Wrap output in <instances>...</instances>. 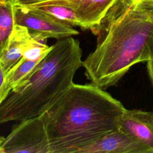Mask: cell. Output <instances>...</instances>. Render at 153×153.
Returning a JSON list of instances; mask_svg holds the SVG:
<instances>
[{
	"instance_id": "obj_6",
	"label": "cell",
	"mask_w": 153,
	"mask_h": 153,
	"mask_svg": "<svg viewBox=\"0 0 153 153\" xmlns=\"http://www.w3.org/2000/svg\"><path fill=\"white\" fill-rule=\"evenodd\" d=\"M78 153H152V151L118 128L83 148Z\"/></svg>"
},
{
	"instance_id": "obj_1",
	"label": "cell",
	"mask_w": 153,
	"mask_h": 153,
	"mask_svg": "<svg viewBox=\"0 0 153 153\" xmlns=\"http://www.w3.org/2000/svg\"><path fill=\"white\" fill-rule=\"evenodd\" d=\"M126 108L90 83L72 84L41 116L51 153H78L119 128Z\"/></svg>"
},
{
	"instance_id": "obj_19",
	"label": "cell",
	"mask_w": 153,
	"mask_h": 153,
	"mask_svg": "<svg viewBox=\"0 0 153 153\" xmlns=\"http://www.w3.org/2000/svg\"><path fill=\"white\" fill-rule=\"evenodd\" d=\"M15 0H0V2H11L13 3L14 4V2Z\"/></svg>"
},
{
	"instance_id": "obj_2",
	"label": "cell",
	"mask_w": 153,
	"mask_h": 153,
	"mask_svg": "<svg viewBox=\"0 0 153 153\" xmlns=\"http://www.w3.org/2000/svg\"><path fill=\"white\" fill-rule=\"evenodd\" d=\"M152 31V13L140 2L117 17H103L91 30L96 48L82 61L87 79L104 90L115 85L131 66L145 62Z\"/></svg>"
},
{
	"instance_id": "obj_5",
	"label": "cell",
	"mask_w": 153,
	"mask_h": 153,
	"mask_svg": "<svg viewBox=\"0 0 153 153\" xmlns=\"http://www.w3.org/2000/svg\"><path fill=\"white\" fill-rule=\"evenodd\" d=\"M15 24L28 29L32 37L38 39H60L79 34L74 26L43 11L31 6L13 5Z\"/></svg>"
},
{
	"instance_id": "obj_7",
	"label": "cell",
	"mask_w": 153,
	"mask_h": 153,
	"mask_svg": "<svg viewBox=\"0 0 153 153\" xmlns=\"http://www.w3.org/2000/svg\"><path fill=\"white\" fill-rule=\"evenodd\" d=\"M115 0H49L38 4H59L72 8L83 30H92L100 23Z\"/></svg>"
},
{
	"instance_id": "obj_11",
	"label": "cell",
	"mask_w": 153,
	"mask_h": 153,
	"mask_svg": "<svg viewBox=\"0 0 153 153\" xmlns=\"http://www.w3.org/2000/svg\"><path fill=\"white\" fill-rule=\"evenodd\" d=\"M13 3L0 2V59L5 53L15 22Z\"/></svg>"
},
{
	"instance_id": "obj_16",
	"label": "cell",
	"mask_w": 153,
	"mask_h": 153,
	"mask_svg": "<svg viewBox=\"0 0 153 153\" xmlns=\"http://www.w3.org/2000/svg\"><path fill=\"white\" fill-rule=\"evenodd\" d=\"M10 92L6 82V72L0 63V104L5 99Z\"/></svg>"
},
{
	"instance_id": "obj_17",
	"label": "cell",
	"mask_w": 153,
	"mask_h": 153,
	"mask_svg": "<svg viewBox=\"0 0 153 153\" xmlns=\"http://www.w3.org/2000/svg\"><path fill=\"white\" fill-rule=\"evenodd\" d=\"M49 0H15L14 2V5L19 6H27L35 4L45 2Z\"/></svg>"
},
{
	"instance_id": "obj_8",
	"label": "cell",
	"mask_w": 153,
	"mask_h": 153,
	"mask_svg": "<svg viewBox=\"0 0 153 153\" xmlns=\"http://www.w3.org/2000/svg\"><path fill=\"white\" fill-rule=\"evenodd\" d=\"M119 128L153 153V111L126 109L120 119Z\"/></svg>"
},
{
	"instance_id": "obj_13",
	"label": "cell",
	"mask_w": 153,
	"mask_h": 153,
	"mask_svg": "<svg viewBox=\"0 0 153 153\" xmlns=\"http://www.w3.org/2000/svg\"><path fill=\"white\" fill-rule=\"evenodd\" d=\"M51 48V46H48L46 44V40L37 39L31 36L23 52L22 57L32 60H38L45 57Z\"/></svg>"
},
{
	"instance_id": "obj_14",
	"label": "cell",
	"mask_w": 153,
	"mask_h": 153,
	"mask_svg": "<svg viewBox=\"0 0 153 153\" xmlns=\"http://www.w3.org/2000/svg\"><path fill=\"white\" fill-rule=\"evenodd\" d=\"M140 0H115L103 17L115 18L124 13L128 8Z\"/></svg>"
},
{
	"instance_id": "obj_18",
	"label": "cell",
	"mask_w": 153,
	"mask_h": 153,
	"mask_svg": "<svg viewBox=\"0 0 153 153\" xmlns=\"http://www.w3.org/2000/svg\"><path fill=\"white\" fill-rule=\"evenodd\" d=\"M146 69L149 79L153 86V60H149L146 62Z\"/></svg>"
},
{
	"instance_id": "obj_4",
	"label": "cell",
	"mask_w": 153,
	"mask_h": 153,
	"mask_svg": "<svg viewBox=\"0 0 153 153\" xmlns=\"http://www.w3.org/2000/svg\"><path fill=\"white\" fill-rule=\"evenodd\" d=\"M51 153L44 122L41 115L20 121L4 137L0 153Z\"/></svg>"
},
{
	"instance_id": "obj_10",
	"label": "cell",
	"mask_w": 153,
	"mask_h": 153,
	"mask_svg": "<svg viewBox=\"0 0 153 153\" xmlns=\"http://www.w3.org/2000/svg\"><path fill=\"white\" fill-rule=\"evenodd\" d=\"M44 57L32 60L22 57L6 73V82L10 91L16 90L25 84L39 68Z\"/></svg>"
},
{
	"instance_id": "obj_20",
	"label": "cell",
	"mask_w": 153,
	"mask_h": 153,
	"mask_svg": "<svg viewBox=\"0 0 153 153\" xmlns=\"http://www.w3.org/2000/svg\"><path fill=\"white\" fill-rule=\"evenodd\" d=\"M4 137H2V136H0V148H1V146L2 145V142L4 141Z\"/></svg>"
},
{
	"instance_id": "obj_9",
	"label": "cell",
	"mask_w": 153,
	"mask_h": 153,
	"mask_svg": "<svg viewBox=\"0 0 153 153\" xmlns=\"http://www.w3.org/2000/svg\"><path fill=\"white\" fill-rule=\"evenodd\" d=\"M30 38L27 28L15 24L7 48L0 59V63L6 73L22 57L23 52Z\"/></svg>"
},
{
	"instance_id": "obj_15",
	"label": "cell",
	"mask_w": 153,
	"mask_h": 153,
	"mask_svg": "<svg viewBox=\"0 0 153 153\" xmlns=\"http://www.w3.org/2000/svg\"><path fill=\"white\" fill-rule=\"evenodd\" d=\"M138 2H141L149 9L153 17V0H140ZM149 60H153V31L148 42L145 54V62H146Z\"/></svg>"
},
{
	"instance_id": "obj_3",
	"label": "cell",
	"mask_w": 153,
	"mask_h": 153,
	"mask_svg": "<svg viewBox=\"0 0 153 153\" xmlns=\"http://www.w3.org/2000/svg\"><path fill=\"white\" fill-rule=\"evenodd\" d=\"M82 50L72 36L57 39L28 81L0 104V124L41 115L74 83Z\"/></svg>"
},
{
	"instance_id": "obj_12",
	"label": "cell",
	"mask_w": 153,
	"mask_h": 153,
	"mask_svg": "<svg viewBox=\"0 0 153 153\" xmlns=\"http://www.w3.org/2000/svg\"><path fill=\"white\" fill-rule=\"evenodd\" d=\"M53 16L59 20L72 26L80 27V22L76 14L71 8L59 4H35L31 5Z\"/></svg>"
}]
</instances>
